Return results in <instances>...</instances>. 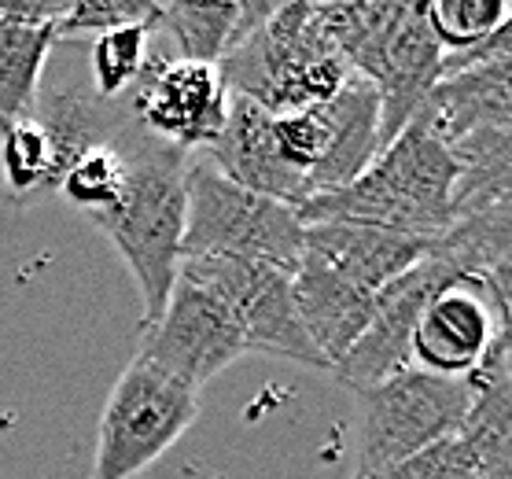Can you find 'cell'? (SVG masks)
Instances as JSON below:
<instances>
[{"label": "cell", "instance_id": "16", "mask_svg": "<svg viewBox=\"0 0 512 479\" xmlns=\"http://www.w3.org/2000/svg\"><path fill=\"white\" fill-rule=\"evenodd\" d=\"M291 299L306 336L328 369L354 347V339L365 332L376 306V295L361 292L358 284H350L347 277H339L336 269L306 251L299 269L291 273Z\"/></svg>", "mask_w": 512, "mask_h": 479}, {"label": "cell", "instance_id": "19", "mask_svg": "<svg viewBox=\"0 0 512 479\" xmlns=\"http://www.w3.org/2000/svg\"><path fill=\"white\" fill-rule=\"evenodd\" d=\"M52 48H56V30L26 26L0 15V129L34 111L41 71Z\"/></svg>", "mask_w": 512, "mask_h": 479}, {"label": "cell", "instance_id": "24", "mask_svg": "<svg viewBox=\"0 0 512 479\" xmlns=\"http://www.w3.org/2000/svg\"><path fill=\"white\" fill-rule=\"evenodd\" d=\"M369 479H479V461L465 443V435L457 432Z\"/></svg>", "mask_w": 512, "mask_h": 479}, {"label": "cell", "instance_id": "14", "mask_svg": "<svg viewBox=\"0 0 512 479\" xmlns=\"http://www.w3.org/2000/svg\"><path fill=\"white\" fill-rule=\"evenodd\" d=\"M321 122V159L310 170V196L347 188L380 155V96L361 74H350L332 100L314 107Z\"/></svg>", "mask_w": 512, "mask_h": 479}, {"label": "cell", "instance_id": "3", "mask_svg": "<svg viewBox=\"0 0 512 479\" xmlns=\"http://www.w3.org/2000/svg\"><path fill=\"white\" fill-rule=\"evenodd\" d=\"M225 89L269 115H291L332 100L350 67L328 41L317 4H280L258 34L218 63Z\"/></svg>", "mask_w": 512, "mask_h": 479}, {"label": "cell", "instance_id": "11", "mask_svg": "<svg viewBox=\"0 0 512 479\" xmlns=\"http://www.w3.org/2000/svg\"><path fill=\"white\" fill-rule=\"evenodd\" d=\"M501 336H509V299L476 277H461L420 314L413 365L435 376H468Z\"/></svg>", "mask_w": 512, "mask_h": 479}, {"label": "cell", "instance_id": "6", "mask_svg": "<svg viewBox=\"0 0 512 479\" xmlns=\"http://www.w3.org/2000/svg\"><path fill=\"white\" fill-rule=\"evenodd\" d=\"M196 417V391L133 358L100 413L93 479H137L196 424Z\"/></svg>", "mask_w": 512, "mask_h": 479}, {"label": "cell", "instance_id": "17", "mask_svg": "<svg viewBox=\"0 0 512 479\" xmlns=\"http://www.w3.org/2000/svg\"><path fill=\"white\" fill-rule=\"evenodd\" d=\"M512 56L490 59L468 71H457L431 89L428 104L420 107V118L435 129V137L454 148V144L509 129L512 118Z\"/></svg>", "mask_w": 512, "mask_h": 479}, {"label": "cell", "instance_id": "26", "mask_svg": "<svg viewBox=\"0 0 512 479\" xmlns=\"http://www.w3.org/2000/svg\"><path fill=\"white\" fill-rule=\"evenodd\" d=\"M70 4L74 0H34V4H0V15H8L15 23H26V26H48V30H56L63 19H67Z\"/></svg>", "mask_w": 512, "mask_h": 479}, {"label": "cell", "instance_id": "21", "mask_svg": "<svg viewBox=\"0 0 512 479\" xmlns=\"http://www.w3.org/2000/svg\"><path fill=\"white\" fill-rule=\"evenodd\" d=\"M155 23L122 26L111 34H100L89 52L93 67V93L100 100H126V93L137 85L144 63H148V41H152Z\"/></svg>", "mask_w": 512, "mask_h": 479}, {"label": "cell", "instance_id": "2", "mask_svg": "<svg viewBox=\"0 0 512 479\" xmlns=\"http://www.w3.org/2000/svg\"><path fill=\"white\" fill-rule=\"evenodd\" d=\"M457 163L435 129L413 118L369 170L347 188L310 196L299 207L303 225L310 222H365L406 236H439L454 222Z\"/></svg>", "mask_w": 512, "mask_h": 479}, {"label": "cell", "instance_id": "4", "mask_svg": "<svg viewBox=\"0 0 512 479\" xmlns=\"http://www.w3.org/2000/svg\"><path fill=\"white\" fill-rule=\"evenodd\" d=\"M306 225L295 207L255 196L233 185L214 166L188 163L185 170V258H236L280 273H295L303 262Z\"/></svg>", "mask_w": 512, "mask_h": 479}, {"label": "cell", "instance_id": "20", "mask_svg": "<svg viewBox=\"0 0 512 479\" xmlns=\"http://www.w3.org/2000/svg\"><path fill=\"white\" fill-rule=\"evenodd\" d=\"M0 170H4L8 192H15V196H34V192L59 188L56 152H52V141L34 115L0 129Z\"/></svg>", "mask_w": 512, "mask_h": 479}, {"label": "cell", "instance_id": "7", "mask_svg": "<svg viewBox=\"0 0 512 479\" xmlns=\"http://www.w3.org/2000/svg\"><path fill=\"white\" fill-rule=\"evenodd\" d=\"M247 354L229 306L207 284L177 273V284L163 314L144 328L140 362L170 376L174 384L196 391Z\"/></svg>", "mask_w": 512, "mask_h": 479}, {"label": "cell", "instance_id": "13", "mask_svg": "<svg viewBox=\"0 0 512 479\" xmlns=\"http://www.w3.org/2000/svg\"><path fill=\"white\" fill-rule=\"evenodd\" d=\"M439 67H443V48L424 19V4H406V15L387 41L384 59L365 78L376 85L380 96V152L428 104L431 89L439 85Z\"/></svg>", "mask_w": 512, "mask_h": 479}, {"label": "cell", "instance_id": "22", "mask_svg": "<svg viewBox=\"0 0 512 479\" xmlns=\"http://www.w3.org/2000/svg\"><path fill=\"white\" fill-rule=\"evenodd\" d=\"M431 34L443 52H465L505 30L512 23L509 0H435L424 4Z\"/></svg>", "mask_w": 512, "mask_h": 479}, {"label": "cell", "instance_id": "15", "mask_svg": "<svg viewBox=\"0 0 512 479\" xmlns=\"http://www.w3.org/2000/svg\"><path fill=\"white\" fill-rule=\"evenodd\" d=\"M428 244L431 240L424 236L391 233L365 222H310L303 236L306 255L321 258L339 277H347L369 295L387 288L420 258H428Z\"/></svg>", "mask_w": 512, "mask_h": 479}, {"label": "cell", "instance_id": "8", "mask_svg": "<svg viewBox=\"0 0 512 479\" xmlns=\"http://www.w3.org/2000/svg\"><path fill=\"white\" fill-rule=\"evenodd\" d=\"M181 273L207 284L229 306L247 354H273V358L328 369L295 314L288 273L258 266V262H236V258H185Z\"/></svg>", "mask_w": 512, "mask_h": 479}, {"label": "cell", "instance_id": "27", "mask_svg": "<svg viewBox=\"0 0 512 479\" xmlns=\"http://www.w3.org/2000/svg\"><path fill=\"white\" fill-rule=\"evenodd\" d=\"M354 479H358V476H354Z\"/></svg>", "mask_w": 512, "mask_h": 479}, {"label": "cell", "instance_id": "23", "mask_svg": "<svg viewBox=\"0 0 512 479\" xmlns=\"http://www.w3.org/2000/svg\"><path fill=\"white\" fill-rule=\"evenodd\" d=\"M122 174H126V163H122V148H118L115 137L111 144H100L93 152H85L78 163L70 166L63 181H59V192L70 199V207H78L82 214L107 211L118 199Z\"/></svg>", "mask_w": 512, "mask_h": 479}, {"label": "cell", "instance_id": "25", "mask_svg": "<svg viewBox=\"0 0 512 479\" xmlns=\"http://www.w3.org/2000/svg\"><path fill=\"white\" fill-rule=\"evenodd\" d=\"M137 23H155V4L148 0H74L67 19L56 26V41L82 34L100 37Z\"/></svg>", "mask_w": 512, "mask_h": 479}, {"label": "cell", "instance_id": "5", "mask_svg": "<svg viewBox=\"0 0 512 479\" xmlns=\"http://www.w3.org/2000/svg\"><path fill=\"white\" fill-rule=\"evenodd\" d=\"M358 479L380 476L424 446L457 435L472 409L468 376H435L409 365L361 391Z\"/></svg>", "mask_w": 512, "mask_h": 479}, {"label": "cell", "instance_id": "18", "mask_svg": "<svg viewBox=\"0 0 512 479\" xmlns=\"http://www.w3.org/2000/svg\"><path fill=\"white\" fill-rule=\"evenodd\" d=\"M266 0H222V4H155V26L174 37L185 63L218 67L233 48L277 15Z\"/></svg>", "mask_w": 512, "mask_h": 479}, {"label": "cell", "instance_id": "1", "mask_svg": "<svg viewBox=\"0 0 512 479\" xmlns=\"http://www.w3.org/2000/svg\"><path fill=\"white\" fill-rule=\"evenodd\" d=\"M122 148V188L107 211L89 214V222L115 244L133 273L144 310V328L163 314L181 273L185 240V170L188 155L155 141L137 126V118L118 133Z\"/></svg>", "mask_w": 512, "mask_h": 479}, {"label": "cell", "instance_id": "9", "mask_svg": "<svg viewBox=\"0 0 512 479\" xmlns=\"http://www.w3.org/2000/svg\"><path fill=\"white\" fill-rule=\"evenodd\" d=\"M461 277L465 273H457L454 266H446L439 258H420L417 266L395 277L387 288H380L365 332L332 365L339 384L361 395V391H369V387L384 384L395 373L409 369L413 365V332H417L420 314L428 310L435 295L446 292Z\"/></svg>", "mask_w": 512, "mask_h": 479}, {"label": "cell", "instance_id": "12", "mask_svg": "<svg viewBox=\"0 0 512 479\" xmlns=\"http://www.w3.org/2000/svg\"><path fill=\"white\" fill-rule=\"evenodd\" d=\"M207 163L233 185L255 192V196L277 199L288 207H303L310 199V181L299 170H291L288 159L280 155L273 115L258 104L233 96L225 126L207 144Z\"/></svg>", "mask_w": 512, "mask_h": 479}, {"label": "cell", "instance_id": "10", "mask_svg": "<svg viewBox=\"0 0 512 479\" xmlns=\"http://www.w3.org/2000/svg\"><path fill=\"white\" fill-rule=\"evenodd\" d=\"M229 100L233 93L225 89L218 67L163 56H148L126 96L137 126L185 155L214 141V133L225 126Z\"/></svg>", "mask_w": 512, "mask_h": 479}]
</instances>
